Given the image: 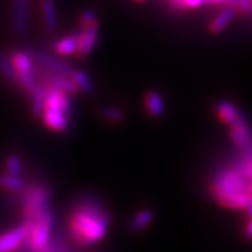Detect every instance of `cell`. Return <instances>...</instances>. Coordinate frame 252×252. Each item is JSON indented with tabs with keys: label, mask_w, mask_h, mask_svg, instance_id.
<instances>
[{
	"label": "cell",
	"mask_w": 252,
	"mask_h": 252,
	"mask_svg": "<svg viewBox=\"0 0 252 252\" xmlns=\"http://www.w3.org/2000/svg\"><path fill=\"white\" fill-rule=\"evenodd\" d=\"M251 157H239L222 167L211 182V193L221 206L232 210H251Z\"/></svg>",
	"instance_id": "obj_1"
},
{
	"label": "cell",
	"mask_w": 252,
	"mask_h": 252,
	"mask_svg": "<svg viewBox=\"0 0 252 252\" xmlns=\"http://www.w3.org/2000/svg\"><path fill=\"white\" fill-rule=\"evenodd\" d=\"M111 216L95 198H84L77 202L70 215V236L81 246L100 242L110 226Z\"/></svg>",
	"instance_id": "obj_2"
},
{
	"label": "cell",
	"mask_w": 252,
	"mask_h": 252,
	"mask_svg": "<svg viewBox=\"0 0 252 252\" xmlns=\"http://www.w3.org/2000/svg\"><path fill=\"white\" fill-rule=\"evenodd\" d=\"M27 224L26 242L31 252H45L52 238V229L54 224L53 213L47 210Z\"/></svg>",
	"instance_id": "obj_3"
},
{
	"label": "cell",
	"mask_w": 252,
	"mask_h": 252,
	"mask_svg": "<svg viewBox=\"0 0 252 252\" xmlns=\"http://www.w3.org/2000/svg\"><path fill=\"white\" fill-rule=\"evenodd\" d=\"M49 189L45 186H31L25 188L21 199L25 222L31 221L40 214L49 210Z\"/></svg>",
	"instance_id": "obj_4"
},
{
	"label": "cell",
	"mask_w": 252,
	"mask_h": 252,
	"mask_svg": "<svg viewBox=\"0 0 252 252\" xmlns=\"http://www.w3.org/2000/svg\"><path fill=\"white\" fill-rule=\"evenodd\" d=\"M229 127H230L229 131L230 139L241 153V157H251V133L247 121L242 117Z\"/></svg>",
	"instance_id": "obj_5"
},
{
	"label": "cell",
	"mask_w": 252,
	"mask_h": 252,
	"mask_svg": "<svg viewBox=\"0 0 252 252\" xmlns=\"http://www.w3.org/2000/svg\"><path fill=\"white\" fill-rule=\"evenodd\" d=\"M98 35H99L98 24L84 26L83 30L77 33V54L81 58H85V57L89 56L92 53V50L95 48L96 41H98Z\"/></svg>",
	"instance_id": "obj_6"
},
{
	"label": "cell",
	"mask_w": 252,
	"mask_h": 252,
	"mask_svg": "<svg viewBox=\"0 0 252 252\" xmlns=\"http://www.w3.org/2000/svg\"><path fill=\"white\" fill-rule=\"evenodd\" d=\"M33 60L39 63L40 67H43L44 70L48 71L49 75H54V76L70 77L73 71L70 64H67L56 57L48 56V54L36 53L33 56Z\"/></svg>",
	"instance_id": "obj_7"
},
{
	"label": "cell",
	"mask_w": 252,
	"mask_h": 252,
	"mask_svg": "<svg viewBox=\"0 0 252 252\" xmlns=\"http://www.w3.org/2000/svg\"><path fill=\"white\" fill-rule=\"evenodd\" d=\"M27 224L16 226L7 233L0 234V252H13L26 242Z\"/></svg>",
	"instance_id": "obj_8"
},
{
	"label": "cell",
	"mask_w": 252,
	"mask_h": 252,
	"mask_svg": "<svg viewBox=\"0 0 252 252\" xmlns=\"http://www.w3.org/2000/svg\"><path fill=\"white\" fill-rule=\"evenodd\" d=\"M12 26L17 35L22 36L29 26V0H14Z\"/></svg>",
	"instance_id": "obj_9"
},
{
	"label": "cell",
	"mask_w": 252,
	"mask_h": 252,
	"mask_svg": "<svg viewBox=\"0 0 252 252\" xmlns=\"http://www.w3.org/2000/svg\"><path fill=\"white\" fill-rule=\"evenodd\" d=\"M9 61L12 63V66H13L14 71H16L17 77L35 75V71L36 70L33 68L32 57L29 53H26V52H14L10 56Z\"/></svg>",
	"instance_id": "obj_10"
},
{
	"label": "cell",
	"mask_w": 252,
	"mask_h": 252,
	"mask_svg": "<svg viewBox=\"0 0 252 252\" xmlns=\"http://www.w3.org/2000/svg\"><path fill=\"white\" fill-rule=\"evenodd\" d=\"M215 111L220 121L228 126L234 125L237 121H239L243 117L241 111L238 110V107L229 100H220V102L216 103Z\"/></svg>",
	"instance_id": "obj_11"
},
{
	"label": "cell",
	"mask_w": 252,
	"mask_h": 252,
	"mask_svg": "<svg viewBox=\"0 0 252 252\" xmlns=\"http://www.w3.org/2000/svg\"><path fill=\"white\" fill-rule=\"evenodd\" d=\"M68 115L67 113L60 112V111L44 110L41 113L43 123L47 127H49L53 131H63L68 126Z\"/></svg>",
	"instance_id": "obj_12"
},
{
	"label": "cell",
	"mask_w": 252,
	"mask_h": 252,
	"mask_svg": "<svg viewBox=\"0 0 252 252\" xmlns=\"http://www.w3.org/2000/svg\"><path fill=\"white\" fill-rule=\"evenodd\" d=\"M144 107H146L148 115H151L152 117L159 119V117H162L165 115V102H163L162 95L157 93V92H150V93L146 94Z\"/></svg>",
	"instance_id": "obj_13"
},
{
	"label": "cell",
	"mask_w": 252,
	"mask_h": 252,
	"mask_svg": "<svg viewBox=\"0 0 252 252\" xmlns=\"http://www.w3.org/2000/svg\"><path fill=\"white\" fill-rule=\"evenodd\" d=\"M236 13V9L233 7H230V5H226V7L222 8L221 12L210 22V31L213 33H220L221 31L225 30L226 26L230 24V21L234 18Z\"/></svg>",
	"instance_id": "obj_14"
},
{
	"label": "cell",
	"mask_w": 252,
	"mask_h": 252,
	"mask_svg": "<svg viewBox=\"0 0 252 252\" xmlns=\"http://www.w3.org/2000/svg\"><path fill=\"white\" fill-rule=\"evenodd\" d=\"M41 13L45 29L48 32L54 33L58 27V18H57V10L54 0H41Z\"/></svg>",
	"instance_id": "obj_15"
},
{
	"label": "cell",
	"mask_w": 252,
	"mask_h": 252,
	"mask_svg": "<svg viewBox=\"0 0 252 252\" xmlns=\"http://www.w3.org/2000/svg\"><path fill=\"white\" fill-rule=\"evenodd\" d=\"M54 52L58 56L67 57L72 56V54H77V37L76 35H68L54 44Z\"/></svg>",
	"instance_id": "obj_16"
},
{
	"label": "cell",
	"mask_w": 252,
	"mask_h": 252,
	"mask_svg": "<svg viewBox=\"0 0 252 252\" xmlns=\"http://www.w3.org/2000/svg\"><path fill=\"white\" fill-rule=\"evenodd\" d=\"M71 81L73 83L77 92H81L84 94H92L94 92V83L93 80L88 76L87 73L83 71L73 70L70 76Z\"/></svg>",
	"instance_id": "obj_17"
},
{
	"label": "cell",
	"mask_w": 252,
	"mask_h": 252,
	"mask_svg": "<svg viewBox=\"0 0 252 252\" xmlns=\"http://www.w3.org/2000/svg\"><path fill=\"white\" fill-rule=\"evenodd\" d=\"M153 221V211L150 209L140 210L135 215L133 216V219L130 220V229L133 232H142L146 228L152 224Z\"/></svg>",
	"instance_id": "obj_18"
},
{
	"label": "cell",
	"mask_w": 252,
	"mask_h": 252,
	"mask_svg": "<svg viewBox=\"0 0 252 252\" xmlns=\"http://www.w3.org/2000/svg\"><path fill=\"white\" fill-rule=\"evenodd\" d=\"M45 98H47V87L44 84H39V87L31 95L32 100V112L35 116H41L45 104Z\"/></svg>",
	"instance_id": "obj_19"
},
{
	"label": "cell",
	"mask_w": 252,
	"mask_h": 252,
	"mask_svg": "<svg viewBox=\"0 0 252 252\" xmlns=\"http://www.w3.org/2000/svg\"><path fill=\"white\" fill-rule=\"evenodd\" d=\"M0 187L5 190H9V192H20V190H24L25 183L22 178L4 174V175L0 176Z\"/></svg>",
	"instance_id": "obj_20"
},
{
	"label": "cell",
	"mask_w": 252,
	"mask_h": 252,
	"mask_svg": "<svg viewBox=\"0 0 252 252\" xmlns=\"http://www.w3.org/2000/svg\"><path fill=\"white\" fill-rule=\"evenodd\" d=\"M5 169H7V175L22 178V161L17 155H12L8 157Z\"/></svg>",
	"instance_id": "obj_21"
},
{
	"label": "cell",
	"mask_w": 252,
	"mask_h": 252,
	"mask_svg": "<svg viewBox=\"0 0 252 252\" xmlns=\"http://www.w3.org/2000/svg\"><path fill=\"white\" fill-rule=\"evenodd\" d=\"M0 75H1L5 80L10 81V83H16V71H14L10 61L7 60V58L1 56V54H0Z\"/></svg>",
	"instance_id": "obj_22"
},
{
	"label": "cell",
	"mask_w": 252,
	"mask_h": 252,
	"mask_svg": "<svg viewBox=\"0 0 252 252\" xmlns=\"http://www.w3.org/2000/svg\"><path fill=\"white\" fill-rule=\"evenodd\" d=\"M100 113H102V116L106 120H108L110 123H120V121L124 119L123 111L112 106L103 107L102 110H100Z\"/></svg>",
	"instance_id": "obj_23"
},
{
	"label": "cell",
	"mask_w": 252,
	"mask_h": 252,
	"mask_svg": "<svg viewBox=\"0 0 252 252\" xmlns=\"http://www.w3.org/2000/svg\"><path fill=\"white\" fill-rule=\"evenodd\" d=\"M170 3L176 9H196L205 5V0H170Z\"/></svg>",
	"instance_id": "obj_24"
},
{
	"label": "cell",
	"mask_w": 252,
	"mask_h": 252,
	"mask_svg": "<svg viewBox=\"0 0 252 252\" xmlns=\"http://www.w3.org/2000/svg\"><path fill=\"white\" fill-rule=\"evenodd\" d=\"M226 5H230L236 12H241L242 14H250L251 12V0H228Z\"/></svg>",
	"instance_id": "obj_25"
},
{
	"label": "cell",
	"mask_w": 252,
	"mask_h": 252,
	"mask_svg": "<svg viewBox=\"0 0 252 252\" xmlns=\"http://www.w3.org/2000/svg\"><path fill=\"white\" fill-rule=\"evenodd\" d=\"M80 22L84 26H90V25L98 24L96 22V16L92 9H85L81 12V16H80Z\"/></svg>",
	"instance_id": "obj_26"
},
{
	"label": "cell",
	"mask_w": 252,
	"mask_h": 252,
	"mask_svg": "<svg viewBox=\"0 0 252 252\" xmlns=\"http://www.w3.org/2000/svg\"><path fill=\"white\" fill-rule=\"evenodd\" d=\"M206 4H220V3H225L228 0H205Z\"/></svg>",
	"instance_id": "obj_27"
},
{
	"label": "cell",
	"mask_w": 252,
	"mask_h": 252,
	"mask_svg": "<svg viewBox=\"0 0 252 252\" xmlns=\"http://www.w3.org/2000/svg\"><path fill=\"white\" fill-rule=\"evenodd\" d=\"M246 236H247V238H251V221L247 222V228H246Z\"/></svg>",
	"instance_id": "obj_28"
},
{
	"label": "cell",
	"mask_w": 252,
	"mask_h": 252,
	"mask_svg": "<svg viewBox=\"0 0 252 252\" xmlns=\"http://www.w3.org/2000/svg\"><path fill=\"white\" fill-rule=\"evenodd\" d=\"M136 1H144V0H136Z\"/></svg>",
	"instance_id": "obj_29"
}]
</instances>
